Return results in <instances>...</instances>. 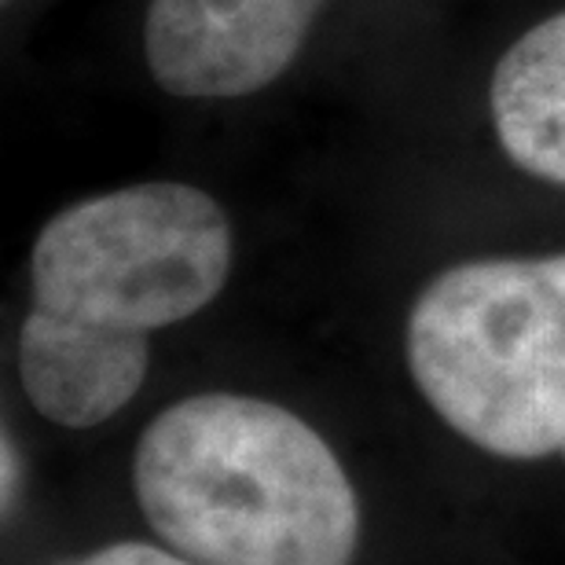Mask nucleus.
Masks as SVG:
<instances>
[{"label": "nucleus", "mask_w": 565, "mask_h": 565, "mask_svg": "<svg viewBox=\"0 0 565 565\" xmlns=\"http://www.w3.org/2000/svg\"><path fill=\"white\" fill-rule=\"evenodd\" d=\"M232 273L221 202L147 180L66 206L30 257L33 305L19 331V379L55 426H99L137 397L151 334L191 320Z\"/></svg>", "instance_id": "f257e3e1"}, {"label": "nucleus", "mask_w": 565, "mask_h": 565, "mask_svg": "<svg viewBox=\"0 0 565 565\" xmlns=\"http://www.w3.org/2000/svg\"><path fill=\"white\" fill-rule=\"evenodd\" d=\"M132 489L169 551L199 565H353L360 500L331 445L294 412L195 393L154 415Z\"/></svg>", "instance_id": "f03ea898"}, {"label": "nucleus", "mask_w": 565, "mask_h": 565, "mask_svg": "<svg viewBox=\"0 0 565 565\" xmlns=\"http://www.w3.org/2000/svg\"><path fill=\"white\" fill-rule=\"evenodd\" d=\"M426 404L500 459H565V254L445 268L404 327Z\"/></svg>", "instance_id": "7ed1b4c3"}, {"label": "nucleus", "mask_w": 565, "mask_h": 565, "mask_svg": "<svg viewBox=\"0 0 565 565\" xmlns=\"http://www.w3.org/2000/svg\"><path fill=\"white\" fill-rule=\"evenodd\" d=\"M327 0H147L143 52L158 88L184 99L262 93L298 60Z\"/></svg>", "instance_id": "20e7f679"}, {"label": "nucleus", "mask_w": 565, "mask_h": 565, "mask_svg": "<svg viewBox=\"0 0 565 565\" xmlns=\"http://www.w3.org/2000/svg\"><path fill=\"white\" fill-rule=\"evenodd\" d=\"M492 126L525 173L565 184V11L522 33L492 74Z\"/></svg>", "instance_id": "39448f33"}, {"label": "nucleus", "mask_w": 565, "mask_h": 565, "mask_svg": "<svg viewBox=\"0 0 565 565\" xmlns=\"http://www.w3.org/2000/svg\"><path fill=\"white\" fill-rule=\"evenodd\" d=\"M63 565H199L177 551H162L154 544H137V540H121V544H110V547H99L93 555H82V558H71Z\"/></svg>", "instance_id": "423d86ee"}, {"label": "nucleus", "mask_w": 565, "mask_h": 565, "mask_svg": "<svg viewBox=\"0 0 565 565\" xmlns=\"http://www.w3.org/2000/svg\"><path fill=\"white\" fill-rule=\"evenodd\" d=\"M11 459H15V448H11V437H4V507H11V484L19 481V467Z\"/></svg>", "instance_id": "0eeeda50"}]
</instances>
